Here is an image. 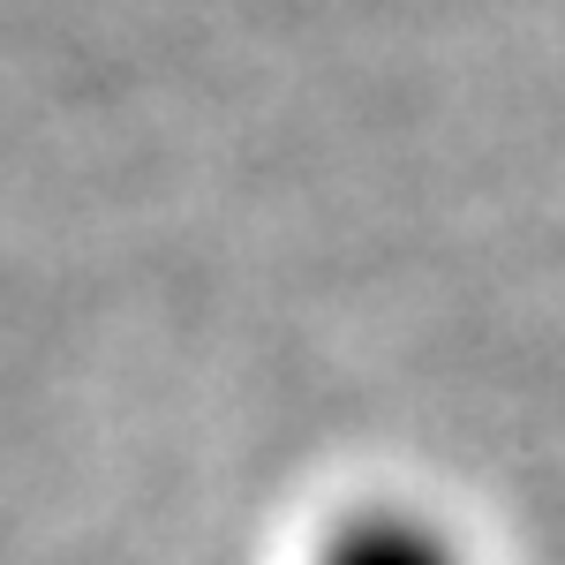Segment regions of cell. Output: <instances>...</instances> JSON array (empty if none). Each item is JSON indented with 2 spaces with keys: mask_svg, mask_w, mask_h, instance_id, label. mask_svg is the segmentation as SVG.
<instances>
[{
  "mask_svg": "<svg viewBox=\"0 0 565 565\" xmlns=\"http://www.w3.org/2000/svg\"><path fill=\"white\" fill-rule=\"evenodd\" d=\"M309 565H468V558L437 521L399 513V505H370V513L332 527Z\"/></svg>",
  "mask_w": 565,
  "mask_h": 565,
  "instance_id": "1",
  "label": "cell"
}]
</instances>
